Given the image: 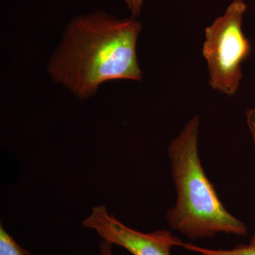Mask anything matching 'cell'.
<instances>
[{
	"mask_svg": "<svg viewBox=\"0 0 255 255\" xmlns=\"http://www.w3.org/2000/svg\"><path fill=\"white\" fill-rule=\"evenodd\" d=\"M82 225L94 230L102 240L122 247L132 255H171L172 248L184 243L167 230L142 233L132 229L110 214L104 205L92 208Z\"/></svg>",
	"mask_w": 255,
	"mask_h": 255,
	"instance_id": "4",
	"label": "cell"
},
{
	"mask_svg": "<svg viewBox=\"0 0 255 255\" xmlns=\"http://www.w3.org/2000/svg\"><path fill=\"white\" fill-rule=\"evenodd\" d=\"M131 16L138 17L141 14L142 8L146 0H123Z\"/></svg>",
	"mask_w": 255,
	"mask_h": 255,
	"instance_id": "8",
	"label": "cell"
},
{
	"mask_svg": "<svg viewBox=\"0 0 255 255\" xmlns=\"http://www.w3.org/2000/svg\"><path fill=\"white\" fill-rule=\"evenodd\" d=\"M0 255H31L19 246L0 223Z\"/></svg>",
	"mask_w": 255,
	"mask_h": 255,
	"instance_id": "6",
	"label": "cell"
},
{
	"mask_svg": "<svg viewBox=\"0 0 255 255\" xmlns=\"http://www.w3.org/2000/svg\"><path fill=\"white\" fill-rule=\"evenodd\" d=\"M247 9L244 0H233L204 31L202 54L209 86L228 97L237 93L243 79V63L252 51L243 30Z\"/></svg>",
	"mask_w": 255,
	"mask_h": 255,
	"instance_id": "3",
	"label": "cell"
},
{
	"mask_svg": "<svg viewBox=\"0 0 255 255\" xmlns=\"http://www.w3.org/2000/svg\"><path fill=\"white\" fill-rule=\"evenodd\" d=\"M141 31L142 23L132 16L118 18L97 11L76 16L50 58L48 73L81 100L107 81H141L136 52Z\"/></svg>",
	"mask_w": 255,
	"mask_h": 255,
	"instance_id": "1",
	"label": "cell"
},
{
	"mask_svg": "<svg viewBox=\"0 0 255 255\" xmlns=\"http://www.w3.org/2000/svg\"><path fill=\"white\" fill-rule=\"evenodd\" d=\"M246 119L247 125L251 132L252 140H253V146H254L255 154V105L251 109H248L246 112ZM249 244L255 246V232L251 238Z\"/></svg>",
	"mask_w": 255,
	"mask_h": 255,
	"instance_id": "7",
	"label": "cell"
},
{
	"mask_svg": "<svg viewBox=\"0 0 255 255\" xmlns=\"http://www.w3.org/2000/svg\"><path fill=\"white\" fill-rule=\"evenodd\" d=\"M182 248L201 255H255V246L238 245L231 250H213L196 246L191 243H183Z\"/></svg>",
	"mask_w": 255,
	"mask_h": 255,
	"instance_id": "5",
	"label": "cell"
},
{
	"mask_svg": "<svg viewBox=\"0 0 255 255\" xmlns=\"http://www.w3.org/2000/svg\"><path fill=\"white\" fill-rule=\"evenodd\" d=\"M200 124L198 115L189 119L167 148L177 200L167 211V222L169 227L192 241L220 233L247 236L248 226L223 205L201 164Z\"/></svg>",
	"mask_w": 255,
	"mask_h": 255,
	"instance_id": "2",
	"label": "cell"
},
{
	"mask_svg": "<svg viewBox=\"0 0 255 255\" xmlns=\"http://www.w3.org/2000/svg\"><path fill=\"white\" fill-rule=\"evenodd\" d=\"M113 245L110 242L102 240L99 244V252L100 255H115L112 251Z\"/></svg>",
	"mask_w": 255,
	"mask_h": 255,
	"instance_id": "9",
	"label": "cell"
}]
</instances>
